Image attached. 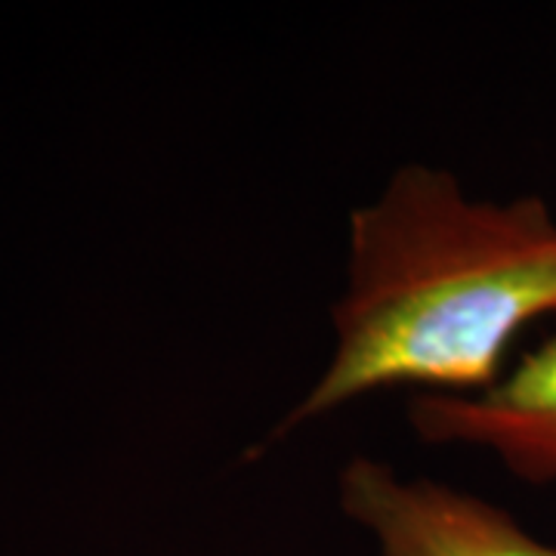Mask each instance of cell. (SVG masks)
<instances>
[{"label":"cell","instance_id":"6da1fadb","mask_svg":"<svg viewBox=\"0 0 556 556\" xmlns=\"http://www.w3.org/2000/svg\"><path fill=\"white\" fill-rule=\"evenodd\" d=\"M554 313L551 207L467 199L455 174L405 164L350 214L334 356L273 439L378 390L485 393L522 328Z\"/></svg>","mask_w":556,"mask_h":556},{"label":"cell","instance_id":"7a4b0ae2","mask_svg":"<svg viewBox=\"0 0 556 556\" xmlns=\"http://www.w3.org/2000/svg\"><path fill=\"white\" fill-rule=\"evenodd\" d=\"M340 507L378 541V556H556L517 519L437 479H405L383 460L353 457Z\"/></svg>","mask_w":556,"mask_h":556},{"label":"cell","instance_id":"3957f363","mask_svg":"<svg viewBox=\"0 0 556 556\" xmlns=\"http://www.w3.org/2000/svg\"><path fill=\"white\" fill-rule=\"evenodd\" d=\"M412 427L433 445H479L532 485L556 482V338L477 396L412 399Z\"/></svg>","mask_w":556,"mask_h":556}]
</instances>
